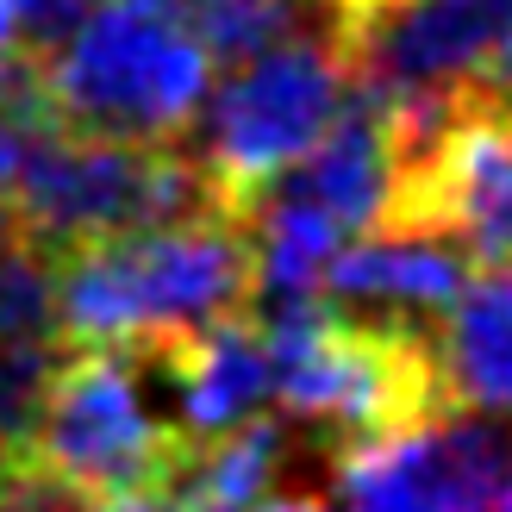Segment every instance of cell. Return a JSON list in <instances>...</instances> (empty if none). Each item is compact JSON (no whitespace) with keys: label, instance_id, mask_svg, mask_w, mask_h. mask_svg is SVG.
Masks as SVG:
<instances>
[{"label":"cell","instance_id":"cell-3","mask_svg":"<svg viewBox=\"0 0 512 512\" xmlns=\"http://www.w3.org/2000/svg\"><path fill=\"white\" fill-rule=\"evenodd\" d=\"M188 450V431L157 419L138 394V356L125 344H69L50 375L32 431V463L57 475L88 512L119 500H157Z\"/></svg>","mask_w":512,"mask_h":512},{"label":"cell","instance_id":"cell-1","mask_svg":"<svg viewBox=\"0 0 512 512\" xmlns=\"http://www.w3.org/2000/svg\"><path fill=\"white\" fill-rule=\"evenodd\" d=\"M256 250L244 219L107 232L57 256V331L69 344H175L244 313Z\"/></svg>","mask_w":512,"mask_h":512},{"label":"cell","instance_id":"cell-5","mask_svg":"<svg viewBox=\"0 0 512 512\" xmlns=\"http://www.w3.org/2000/svg\"><path fill=\"white\" fill-rule=\"evenodd\" d=\"M512 456L494 425H425L388 444H356L338 475L344 512H494Z\"/></svg>","mask_w":512,"mask_h":512},{"label":"cell","instance_id":"cell-7","mask_svg":"<svg viewBox=\"0 0 512 512\" xmlns=\"http://www.w3.org/2000/svg\"><path fill=\"white\" fill-rule=\"evenodd\" d=\"M450 338H444V381L456 400L481 413H512V269H481L463 281L450 306Z\"/></svg>","mask_w":512,"mask_h":512},{"label":"cell","instance_id":"cell-6","mask_svg":"<svg viewBox=\"0 0 512 512\" xmlns=\"http://www.w3.org/2000/svg\"><path fill=\"white\" fill-rule=\"evenodd\" d=\"M469 281V256L438 232H375L363 244H338L319 288L350 313H444Z\"/></svg>","mask_w":512,"mask_h":512},{"label":"cell","instance_id":"cell-10","mask_svg":"<svg viewBox=\"0 0 512 512\" xmlns=\"http://www.w3.org/2000/svg\"><path fill=\"white\" fill-rule=\"evenodd\" d=\"M7 7H13L19 38L44 57V50H57V44L75 32V25H82V19L100 7V0H7Z\"/></svg>","mask_w":512,"mask_h":512},{"label":"cell","instance_id":"cell-9","mask_svg":"<svg viewBox=\"0 0 512 512\" xmlns=\"http://www.w3.org/2000/svg\"><path fill=\"white\" fill-rule=\"evenodd\" d=\"M57 331V250L25 238L7 219L0 232V338Z\"/></svg>","mask_w":512,"mask_h":512},{"label":"cell","instance_id":"cell-12","mask_svg":"<svg viewBox=\"0 0 512 512\" xmlns=\"http://www.w3.org/2000/svg\"><path fill=\"white\" fill-rule=\"evenodd\" d=\"M375 0H325V13H331V38H338V25H350L356 13H369Z\"/></svg>","mask_w":512,"mask_h":512},{"label":"cell","instance_id":"cell-11","mask_svg":"<svg viewBox=\"0 0 512 512\" xmlns=\"http://www.w3.org/2000/svg\"><path fill=\"white\" fill-rule=\"evenodd\" d=\"M13 57H19V25H13V7L0 0V75H7Z\"/></svg>","mask_w":512,"mask_h":512},{"label":"cell","instance_id":"cell-14","mask_svg":"<svg viewBox=\"0 0 512 512\" xmlns=\"http://www.w3.org/2000/svg\"><path fill=\"white\" fill-rule=\"evenodd\" d=\"M0 232H7V207H0Z\"/></svg>","mask_w":512,"mask_h":512},{"label":"cell","instance_id":"cell-2","mask_svg":"<svg viewBox=\"0 0 512 512\" xmlns=\"http://www.w3.org/2000/svg\"><path fill=\"white\" fill-rule=\"evenodd\" d=\"M44 94L69 132L175 144L207 100L213 57L175 0H100L75 32L38 57Z\"/></svg>","mask_w":512,"mask_h":512},{"label":"cell","instance_id":"cell-13","mask_svg":"<svg viewBox=\"0 0 512 512\" xmlns=\"http://www.w3.org/2000/svg\"><path fill=\"white\" fill-rule=\"evenodd\" d=\"M500 512H512V475H506V494H500Z\"/></svg>","mask_w":512,"mask_h":512},{"label":"cell","instance_id":"cell-8","mask_svg":"<svg viewBox=\"0 0 512 512\" xmlns=\"http://www.w3.org/2000/svg\"><path fill=\"white\" fill-rule=\"evenodd\" d=\"M175 13H182V25L200 38L207 57L244 63V57H256V50L294 38V25H300L306 7L300 0H175Z\"/></svg>","mask_w":512,"mask_h":512},{"label":"cell","instance_id":"cell-4","mask_svg":"<svg viewBox=\"0 0 512 512\" xmlns=\"http://www.w3.org/2000/svg\"><path fill=\"white\" fill-rule=\"evenodd\" d=\"M344 107V57L319 38H281L269 50L244 57V69L219 88L207 144H200V175L213 200L232 219H244L250 194L300 163L325 138V125Z\"/></svg>","mask_w":512,"mask_h":512}]
</instances>
